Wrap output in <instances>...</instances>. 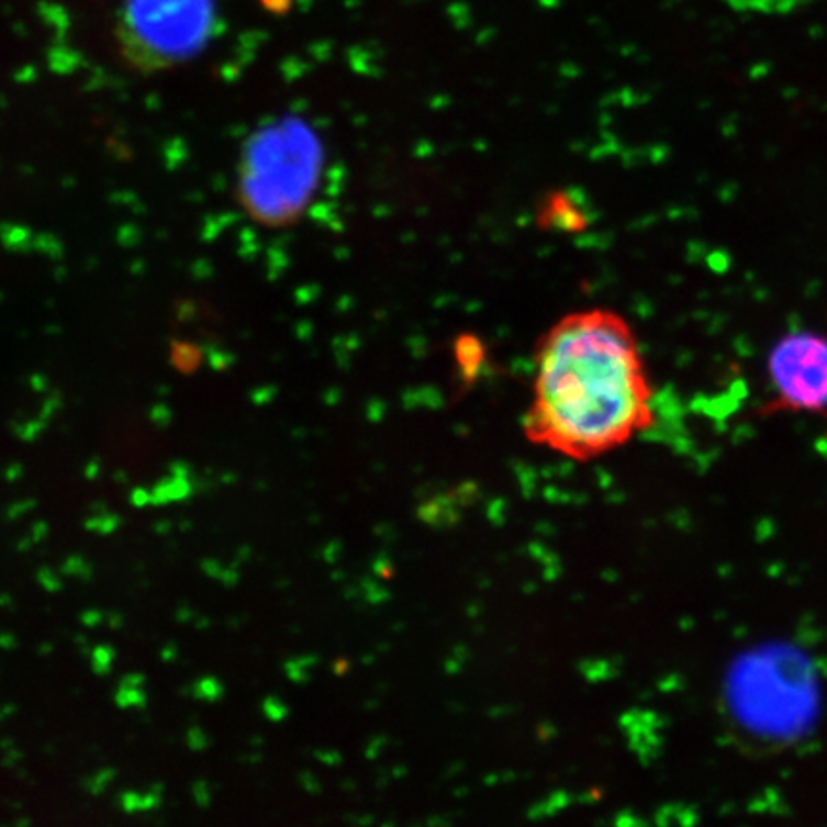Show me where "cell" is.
<instances>
[{
    "instance_id": "cell-1",
    "label": "cell",
    "mask_w": 827,
    "mask_h": 827,
    "mask_svg": "<svg viewBox=\"0 0 827 827\" xmlns=\"http://www.w3.org/2000/svg\"><path fill=\"white\" fill-rule=\"evenodd\" d=\"M653 422V388L640 342L604 306L566 314L538 342L525 437L586 462L633 443Z\"/></svg>"
},
{
    "instance_id": "cell-2",
    "label": "cell",
    "mask_w": 827,
    "mask_h": 827,
    "mask_svg": "<svg viewBox=\"0 0 827 827\" xmlns=\"http://www.w3.org/2000/svg\"><path fill=\"white\" fill-rule=\"evenodd\" d=\"M723 701L741 738L782 749L808 738L820 723V677L803 649L760 644L731 661Z\"/></svg>"
},
{
    "instance_id": "cell-3",
    "label": "cell",
    "mask_w": 827,
    "mask_h": 827,
    "mask_svg": "<svg viewBox=\"0 0 827 827\" xmlns=\"http://www.w3.org/2000/svg\"><path fill=\"white\" fill-rule=\"evenodd\" d=\"M321 161V141L305 121L283 118L259 128L242 164L247 208L267 221L293 215L313 192Z\"/></svg>"
},
{
    "instance_id": "cell-4",
    "label": "cell",
    "mask_w": 827,
    "mask_h": 827,
    "mask_svg": "<svg viewBox=\"0 0 827 827\" xmlns=\"http://www.w3.org/2000/svg\"><path fill=\"white\" fill-rule=\"evenodd\" d=\"M219 0H123L115 41L123 60L159 74L194 60L216 31Z\"/></svg>"
},
{
    "instance_id": "cell-5",
    "label": "cell",
    "mask_w": 827,
    "mask_h": 827,
    "mask_svg": "<svg viewBox=\"0 0 827 827\" xmlns=\"http://www.w3.org/2000/svg\"><path fill=\"white\" fill-rule=\"evenodd\" d=\"M767 412L827 414V334L793 329L770 349Z\"/></svg>"
}]
</instances>
